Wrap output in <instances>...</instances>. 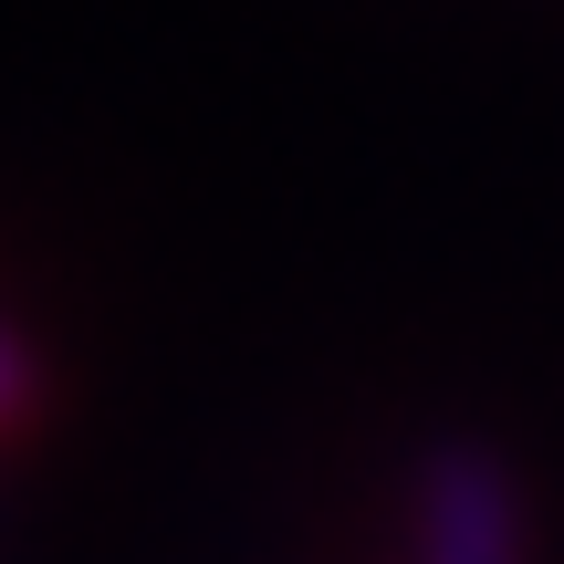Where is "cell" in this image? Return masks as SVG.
Instances as JSON below:
<instances>
[{
	"label": "cell",
	"instance_id": "1",
	"mask_svg": "<svg viewBox=\"0 0 564 564\" xmlns=\"http://www.w3.org/2000/svg\"><path fill=\"white\" fill-rule=\"evenodd\" d=\"M408 564H533L523 470L491 440H429L408 470Z\"/></svg>",
	"mask_w": 564,
	"mask_h": 564
},
{
	"label": "cell",
	"instance_id": "2",
	"mask_svg": "<svg viewBox=\"0 0 564 564\" xmlns=\"http://www.w3.org/2000/svg\"><path fill=\"white\" fill-rule=\"evenodd\" d=\"M32 408H42V377H32V356L11 345V324H0V440L32 429Z\"/></svg>",
	"mask_w": 564,
	"mask_h": 564
}]
</instances>
